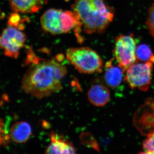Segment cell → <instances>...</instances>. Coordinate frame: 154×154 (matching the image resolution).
<instances>
[{
  "label": "cell",
  "mask_w": 154,
  "mask_h": 154,
  "mask_svg": "<svg viewBox=\"0 0 154 154\" xmlns=\"http://www.w3.org/2000/svg\"><path fill=\"white\" fill-rule=\"evenodd\" d=\"M26 37L25 33L15 27H10L3 30L1 37V47L6 56L17 59L24 47Z\"/></svg>",
  "instance_id": "52a82bcc"
},
{
  "label": "cell",
  "mask_w": 154,
  "mask_h": 154,
  "mask_svg": "<svg viewBox=\"0 0 154 154\" xmlns=\"http://www.w3.org/2000/svg\"><path fill=\"white\" fill-rule=\"evenodd\" d=\"M11 8L16 13L33 14L41 8L42 0H8Z\"/></svg>",
  "instance_id": "7c38bea8"
},
{
  "label": "cell",
  "mask_w": 154,
  "mask_h": 154,
  "mask_svg": "<svg viewBox=\"0 0 154 154\" xmlns=\"http://www.w3.org/2000/svg\"><path fill=\"white\" fill-rule=\"evenodd\" d=\"M154 64L151 62H137L126 70L124 79L132 89L146 91L151 84Z\"/></svg>",
  "instance_id": "5b68a950"
},
{
  "label": "cell",
  "mask_w": 154,
  "mask_h": 154,
  "mask_svg": "<svg viewBox=\"0 0 154 154\" xmlns=\"http://www.w3.org/2000/svg\"><path fill=\"white\" fill-rule=\"evenodd\" d=\"M66 57L69 62L82 73L91 74L100 72L103 66V62L99 54L89 48H69L66 51Z\"/></svg>",
  "instance_id": "277c9868"
},
{
  "label": "cell",
  "mask_w": 154,
  "mask_h": 154,
  "mask_svg": "<svg viewBox=\"0 0 154 154\" xmlns=\"http://www.w3.org/2000/svg\"><path fill=\"white\" fill-rule=\"evenodd\" d=\"M66 67L54 60H38L30 65L23 76L21 89L38 99L48 97L62 89Z\"/></svg>",
  "instance_id": "6da1fadb"
},
{
  "label": "cell",
  "mask_w": 154,
  "mask_h": 154,
  "mask_svg": "<svg viewBox=\"0 0 154 154\" xmlns=\"http://www.w3.org/2000/svg\"><path fill=\"white\" fill-rule=\"evenodd\" d=\"M125 71L118 63L115 65L113 61L107 62L105 67L104 79L106 84L112 88H116L121 84Z\"/></svg>",
  "instance_id": "9c48e42d"
},
{
  "label": "cell",
  "mask_w": 154,
  "mask_h": 154,
  "mask_svg": "<svg viewBox=\"0 0 154 154\" xmlns=\"http://www.w3.org/2000/svg\"><path fill=\"white\" fill-rule=\"evenodd\" d=\"M73 11L89 34L102 33L113 21V9L104 0H75Z\"/></svg>",
  "instance_id": "7a4b0ae2"
},
{
  "label": "cell",
  "mask_w": 154,
  "mask_h": 154,
  "mask_svg": "<svg viewBox=\"0 0 154 154\" xmlns=\"http://www.w3.org/2000/svg\"><path fill=\"white\" fill-rule=\"evenodd\" d=\"M146 24L149 32L154 38V3L149 9Z\"/></svg>",
  "instance_id": "9a60e30c"
},
{
  "label": "cell",
  "mask_w": 154,
  "mask_h": 154,
  "mask_svg": "<svg viewBox=\"0 0 154 154\" xmlns=\"http://www.w3.org/2000/svg\"><path fill=\"white\" fill-rule=\"evenodd\" d=\"M136 56L138 62H151L154 65V54L147 45L141 44L137 46Z\"/></svg>",
  "instance_id": "4fadbf2b"
},
{
  "label": "cell",
  "mask_w": 154,
  "mask_h": 154,
  "mask_svg": "<svg viewBox=\"0 0 154 154\" xmlns=\"http://www.w3.org/2000/svg\"><path fill=\"white\" fill-rule=\"evenodd\" d=\"M143 147V153L154 154V131L148 135L144 141Z\"/></svg>",
  "instance_id": "5bb4252c"
},
{
  "label": "cell",
  "mask_w": 154,
  "mask_h": 154,
  "mask_svg": "<svg viewBox=\"0 0 154 154\" xmlns=\"http://www.w3.org/2000/svg\"><path fill=\"white\" fill-rule=\"evenodd\" d=\"M137 42L131 34H122L116 38L114 54L116 62L125 71L137 62Z\"/></svg>",
  "instance_id": "8992f818"
},
{
  "label": "cell",
  "mask_w": 154,
  "mask_h": 154,
  "mask_svg": "<svg viewBox=\"0 0 154 154\" xmlns=\"http://www.w3.org/2000/svg\"><path fill=\"white\" fill-rule=\"evenodd\" d=\"M51 143L45 150V154H75L76 149L71 143L62 136L54 132L50 134Z\"/></svg>",
  "instance_id": "ba28073f"
},
{
  "label": "cell",
  "mask_w": 154,
  "mask_h": 154,
  "mask_svg": "<svg viewBox=\"0 0 154 154\" xmlns=\"http://www.w3.org/2000/svg\"><path fill=\"white\" fill-rule=\"evenodd\" d=\"M32 135V130L30 125L25 121L16 122L11 127L10 136L14 142L25 143Z\"/></svg>",
  "instance_id": "8fae6325"
},
{
  "label": "cell",
  "mask_w": 154,
  "mask_h": 154,
  "mask_svg": "<svg viewBox=\"0 0 154 154\" xmlns=\"http://www.w3.org/2000/svg\"><path fill=\"white\" fill-rule=\"evenodd\" d=\"M88 97L92 105L96 107H102L106 105L110 100V91L104 85L96 84L89 89Z\"/></svg>",
  "instance_id": "30bf717a"
},
{
  "label": "cell",
  "mask_w": 154,
  "mask_h": 154,
  "mask_svg": "<svg viewBox=\"0 0 154 154\" xmlns=\"http://www.w3.org/2000/svg\"><path fill=\"white\" fill-rule=\"evenodd\" d=\"M42 27L53 34L68 33L72 29L80 28L82 23L73 11L56 9L47 10L40 20Z\"/></svg>",
  "instance_id": "3957f363"
}]
</instances>
